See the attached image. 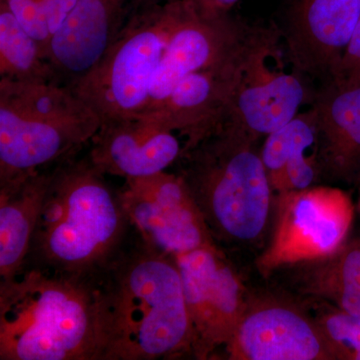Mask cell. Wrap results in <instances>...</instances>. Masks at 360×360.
Wrapping results in <instances>:
<instances>
[{"instance_id": "6da1fadb", "label": "cell", "mask_w": 360, "mask_h": 360, "mask_svg": "<svg viewBox=\"0 0 360 360\" xmlns=\"http://www.w3.org/2000/svg\"><path fill=\"white\" fill-rule=\"evenodd\" d=\"M103 360L193 355V331L174 257L142 243L120 253L97 278Z\"/></svg>"}, {"instance_id": "7a4b0ae2", "label": "cell", "mask_w": 360, "mask_h": 360, "mask_svg": "<svg viewBox=\"0 0 360 360\" xmlns=\"http://www.w3.org/2000/svg\"><path fill=\"white\" fill-rule=\"evenodd\" d=\"M97 279L23 269L0 283V359L103 360Z\"/></svg>"}, {"instance_id": "3957f363", "label": "cell", "mask_w": 360, "mask_h": 360, "mask_svg": "<svg viewBox=\"0 0 360 360\" xmlns=\"http://www.w3.org/2000/svg\"><path fill=\"white\" fill-rule=\"evenodd\" d=\"M104 175L89 155L54 167L28 255L30 266L97 279L120 255L130 224L120 193Z\"/></svg>"}, {"instance_id": "277c9868", "label": "cell", "mask_w": 360, "mask_h": 360, "mask_svg": "<svg viewBox=\"0 0 360 360\" xmlns=\"http://www.w3.org/2000/svg\"><path fill=\"white\" fill-rule=\"evenodd\" d=\"M255 143L220 122L177 161L214 240L236 248L262 243L276 200Z\"/></svg>"}, {"instance_id": "5b68a950", "label": "cell", "mask_w": 360, "mask_h": 360, "mask_svg": "<svg viewBox=\"0 0 360 360\" xmlns=\"http://www.w3.org/2000/svg\"><path fill=\"white\" fill-rule=\"evenodd\" d=\"M91 108L65 85L0 79V184L77 155L101 127Z\"/></svg>"}, {"instance_id": "8992f818", "label": "cell", "mask_w": 360, "mask_h": 360, "mask_svg": "<svg viewBox=\"0 0 360 360\" xmlns=\"http://www.w3.org/2000/svg\"><path fill=\"white\" fill-rule=\"evenodd\" d=\"M179 20V0H141L96 70L68 87L101 118L139 115Z\"/></svg>"}, {"instance_id": "52a82bcc", "label": "cell", "mask_w": 360, "mask_h": 360, "mask_svg": "<svg viewBox=\"0 0 360 360\" xmlns=\"http://www.w3.org/2000/svg\"><path fill=\"white\" fill-rule=\"evenodd\" d=\"M276 200L278 214L274 234L258 258V267L264 274L328 257L347 243L354 205L345 191L314 186L284 193Z\"/></svg>"}, {"instance_id": "ba28073f", "label": "cell", "mask_w": 360, "mask_h": 360, "mask_svg": "<svg viewBox=\"0 0 360 360\" xmlns=\"http://www.w3.org/2000/svg\"><path fill=\"white\" fill-rule=\"evenodd\" d=\"M262 30L239 22L229 13H208L189 0H179V20L151 82L146 110L141 115L162 103L182 78L243 56Z\"/></svg>"}, {"instance_id": "9c48e42d", "label": "cell", "mask_w": 360, "mask_h": 360, "mask_svg": "<svg viewBox=\"0 0 360 360\" xmlns=\"http://www.w3.org/2000/svg\"><path fill=\"white\" fill-rule=\"evenodd\" d=\"M120 196L129 224L146 245L174 257L217 246L200 206L179 174L165 170L125 179Z\"/></svg>"}, {"instance_id": "30bf717a", "label": "cell", "mask_w": 360, "mask_h": 360, "mask_svg": "<svg viewBox=\"0 0 360 360\" xmlns=\"http://www.w3.org/2000/svg\"><path fill=\"white\" fill-rule=\"evenodd\" d=\"M248 293L245 311L225 345L231 360H333L305 302Z\"/></svg>"}, {"instance_id": "8fae6325", "label": "cell", "mask_w": 360, "mask_h": 360, "mask_svg": "<svg viewBox=\"0 0 360 360\" xmlns=\"http://www.w3.org/2000/svg\"><path fill=\"white\" fill-rule=\"evenodd\" d=\"M174 258L193 326V355L198 359H210L231 340L248 293L217 245Z\"/></svg>"}, {"instance_id": "7c38bea8", "label": "cell", "mask_w": 360, "mask_h": 360, "mask_svg": "<svg viewBox=\"0 0 360 360\" xmlns=\"http://www.w3.org/2000/svg\"><path fill=\"white\" fill-rule=\"evenodd\" d=\"M278 37L266 28L253 47L222 120L257 141L293 120L309 99L304 78L270 65L279 52Z\"/></svg>"}, {"instance_id": "4fadbf2b", "label": "cell", "mask_w": 360, "mask_h": 360, "mask_svg": "<svg viewBox=\"0 0 360 360\" xmlns=\"http://www.w3.org/2000/svg\"><path fill=\"white\" fill-rule=\"evenodd\" d=\"M141 0H78L51 35L45 59L54 82L70 87L103 61Z\"/></svg>"}, {"instance_id": "5bb4252c", "label": "cell", "mask_w": 360, "mask_h": 360, "mask_svg": "<svg viewBox=\"0 0 360 360\" xmlns=\"http://www.w3.org/2000/svg\"><path fill=\"white\" fill-rule=\"evenodd\" d=\"M360 18V0H295L285 39L293 71L330 80Z\"/></svg>"}, {"instance_id": "9a60e30c", "label": "cell", "mask_w": 360, "mask_h": 360, "mask_svg": "<svg viewBox=\"0 0 360 360\" xmlns=\"http://www.w3.org/2000/svg\"><path fill=\"white\" fill-rule=\"evenodd\" d=\"M90 144L94 167L124 179L165 172L184 151L174 131L143 115L103 120Z\"/></svg>"}, {"instance_id": "2e32d148", "label": "cell", "mask_w": 360, "mask_h": 360, "mask_svg": "<svg viewBox=\"0 0 360 360\" xmlns=\"http://www.w3.org/2000/svg\"><path fill=\"white\" fill-rule=\"evenodd\" d=\"M265 32L243 56L208 70L191 73L175 85L162 103L143 113L165 129L186 137L184 150L212 131L222 120L246 59Z\"/></svg>"}, {"instance_id": "e0dca14e", "label": "cell", "mask_w": 360, "mask_h": 360, "mask_svg": "<svg viewBox=\"0 0 360 360\" xmlns=\"http://www.w3.org/2000/svg\"><path fill=\"white\" fill-rule=\"evenodd\" d=\"M319 179L360 184V79L329 82L312 99Z\"/></svg>"}, {"instance_id": "ac0fdd59", "label": "cell", "mask_w": 360, "mask_h": 360, "mask_svg": "<svg viewBox=\"0 0 360 360\" xmlns=\"http://www.w3.org/2000/svg\"><path fill=\"white\" fill-rule=\"evenodd\" d=\"M54 167L0 184L1 281L13 278L25 267Z\"/></svg>"}, {"instance_id": "d6986e66", "label": "cell", "mask_w": 360, "mask_h": 360, "mask_svg": "<svg viewBox=\"0 0 360 360\" xmlns=\"http://www.w3.org/2000/svg\"><path fill=\"white\" fill-rule=\"evenodd\" d=\"M276 271L283 272L298 297L328 303L360 317V238L345 243L328 257Z\"/></svg>"}, {"instance_id": "ffe728a7", "label": "cell", "mask_w": 360, "mask_h": 360, "mask_svg": "<svg viewBox=\"0 0 360 360\" xmlns=\"http://www.w3.org/2000/svg\"><path fill=\"white\" fill-rule=\"evenodd\" d=\"M0 77L20 82H54L44 46L0 1Z\"/></svg>"}, {"instance_id": "44dd1931", "label": "cell", "mask_w": 360, "mask_h": 360, "mask_svg": "<svg viewBox=\"0 0 360 360\" xmlns=\"http://www.w3.org/2000/svg\"><path fill=\"white\" fill-rule=\"evenodd\" d=\"M316 116L314 108L298 113L283 127L267 135L260 150L262 161L274 191L288 163L307 155L316 141Z\"/></svg>"}, {"instance_id": "7402d4cb", "label": "cell", "mask_w": 360, "mask_h": 360, "mask_svg": "<svg viewBox=\"0 0 360 360\" xmlns=\"http://www.w3.org/2000/svg\"><path fill=\"white\" fill-rule=\"evenodd\" d=\"M303 300L321 328L333 360H360V317L328 303Z\"/></svg>"}, {"instance_id": "603a6c76", "label": "cell", "mask_w": 360, "mask_h": 360, "mask_svg": "<svg viewBox=\"0 0 360 360\" xmlns=\"http://www.w3.org/2000/svg\"><path fill=\"white\" fill-rule=\"evenodd\" d=\"M20 25L34 37L46 51L51 34L40 0H2Z\"/></svg>"}, {"instance_id": "cb8c5ba5", "label": "cell", "mask_w": 360, "mask_h": 360, "mask_svg": "<svg viewBox=\"0 0 360 360\" xmlns=\"http://www.w3.org/2000/svg\"><path fill=\"white\" fill-rule=\"evenodd\" d=\"M357 79H360V18L329 82H350Z\"/></svg>"}, {"instance_id": "d4e9b609", "label": "cell", "mask_w": 360, "mask_h": 360, "mask_svg": "<svg viewBox=\"0 0 360 360\" xmlns=\"http://www.w3.org/2000/svg\"><path fill=\"white\" fill-rule=\"evenodd\" d=\"M51 34L65 22L78 0H40Z\"/></svg>"}, {"instance_id": "484cf974", "label": "cell", "mask_w": 360, "mask_h": 360, "mask_svg": "<svg viewBox=\"0 0 360 360\" xmlns=\"http://www.w3.org/2000/svg\"><path fill=\"white\" fill-rule=\"evenodd\" d=\"M202 11L213 13H229L240 0H189Z\"/></svg>"}]
</instances>
